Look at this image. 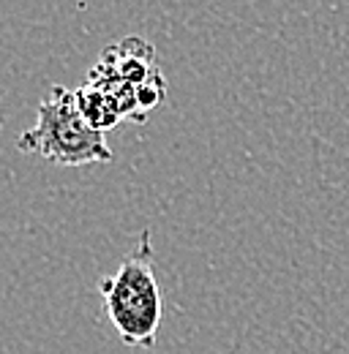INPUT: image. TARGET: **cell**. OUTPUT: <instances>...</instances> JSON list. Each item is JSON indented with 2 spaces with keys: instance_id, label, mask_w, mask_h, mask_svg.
<instances>
[{
  "instance_id": "obj_1",
  "label": "cell",
  "mask_w": 349,
  "mask_h": 354,
  "mask_svg": "<svg viewBox=\"0 0 349 354\" xmlns=\"http://www.w3.org/2000/svg\"><path fill=\"white\" fill-rule=\"evenodd\" d=\"M104 310L126 346L153 349L164 316L161 286L153 270L150 229L139 232L136 245L120 262L115 275L98 281Z\"/></svg>"
},
{
  "instance_id": "obj_2",
  "label": "cell",
  "mask_w": 349,
  "mask_h": 354,
  "mask_svg": "<svg viewBox=\"0 0 349 354\" xmlns=\"http://www.w3.org/2000/svg\"><path fill=\"white\" fill-rule=\"evenodd\" d=\"M17 147L22 153H39L44 161L57 167L109 164L115 158L104 131L93 129L80 112L77 93L63 85H52L39 101L36 123L22 131Z\"/></svg>"
},
{
  "instance_id": "obj_3",
  "label": "cell",
  "mask_w": 349,
  "mask_h": 354,
  "mask_svg": "<svg viewBox=\"0 0 349 354\" xmlns=\"http://www.w3.org/2000/svg\"><path fill=\"white\" fill-rule=\"evenodd\" d=\"M77 93V104H80V112L85 115V120L98 129V131H107L112 126H118L123 120V112L115 101V95L104 85H98L96 80H87V85L82 90H74Z\"/></svg>"
}]
</instances>
